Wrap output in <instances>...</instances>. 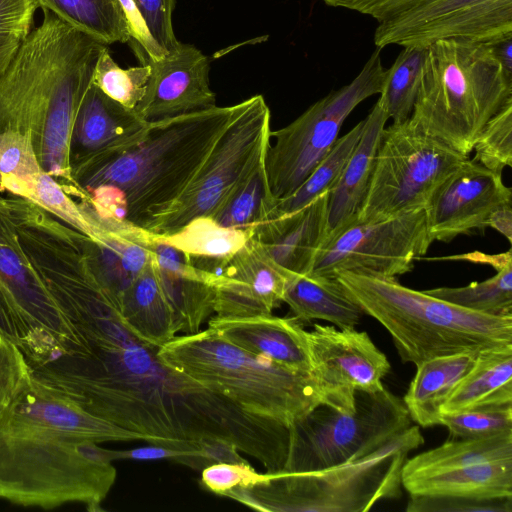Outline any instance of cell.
Here are the masks:
<instances>
[{
	"mask_svg": "<svg viewBox=\"0 0 512 512\" xmlns=\"http://www.w3.org/2000/svg\"><path fill=\"white\" fill-rule=\"evenodd\" d=\"M143 440L98 418L36 378L0 419V499L53 509L102 510L116 480L103 442Z\"/></svg>",
	"mask_w": 512,
	"mask_h": 512,
	"instance_id": "1",
	"label": "cell"
},
{
	"mask_svg": "<svg viewBox=\"0 0 512 512\" xmlns=\"http://www.w3.org/2000/svg\"><path fill=\"white\" fill-rule=\"evenodd\" d=\"M241 106L148 122L130 142L79 157L72 176L82 201L100 216L149 230L186 190Z\"/></svg>",
	"mask_w": 512,
	"mask_h": 512,
	"instance_id": "2",
	"label": "cell"
},
{
	"mask_svg": "<svg viewBox=\"0 0 512 512\" xmlns=\"http://www.w3.org/2000/svg\"><path fill=\"white\" fill-rule=\"evenodd\" d=\"M42 11L0 73V133L30 136L43 170L68 182L77 113L107 45Z\"/></svg>",
	"mask_w": 512,
	"mask_h": 512,
	"instance_id": "3",
	"label": "cell"
},
{
	"mask_svg": "<svg viewBox=\"0 0 512 512\" xmlns=\"http://www.w3.org/2000/svg\"><path fill=\"white\" fill-rule=\"evenodd\" d=\"M334 277L390 333L401 360L480 353L512 344V316L475 312L403 286L395 278L338 271Z\"/></svg>",
	"mask_w": 512,
	"mask_h": 512,
	"instance_id": "4",
	"label": "cell"
},
{
	"mask_svg": "<svg viewBox=\"0 0 512 512\" xmlns=\"http://www.w3.org/2000/svg\"><path fill=\"white\" fill-rule=\"evenodd\" d=\"M512 101V72L488 43L441 40L427 48L410 120L469 156L486 123Z\"/></svg>",
	"mask_w": 512,
	"mask_h": 512,
	"instance_id": "5",
	"label": "cell"
},
{
	"mask_svg": "<svg viewBox=\"0 0 512 512\" xmlns=\"http://www.w3.org/2000/svg\"><path fill=\"white\" fill-rule=\"evenodd\" d=\"M157 355L244 411L288 427L323 403L312 373L251 354L210 327L174 337Z\"/></svg>",
	"mask_w": 512,
	"mask_h": 512,
	"instance_id": "6",
	"label": "cell"
},
{
	"mask_svg": "<svg viewBox=\"0 0 512 512\" xmlns=\"http://www.w3.org/2000/svg\"><path fill=\"white\" fill-rule=\"evenodd\" d=\"M423 443L419 426L410 425L358 459L318 470L266 472L224 496L261 511L365 512L400 497L403 464Z\"/></svg>",
	"mask_w": 512,
	"mask_h": 512,
	"instance_id": "7",
	"label": "cell"
},
{
	"mask_svg": "<svg viewBox=\"0 0 512 512\" xmlns=\"http://www.w3.org/2000/svg\"><path fill=\"white\" fill-rule=\"evenodd\" d=\"M0 190V334L32 366L66 353L76 338L37 265L28 200Z\"/></svg>",
	"mask_w": 512,
	"mask_h": 512,
	"instance_id": "8",
	"label": "cell"
},
{
	"mask_svg": "<svg viewBox=\"0 0 512 512\" xmlns=\"http://www.w3.org/2000/svg\"><path fill=\"white\" fill-rule=\"evenodd\" d=\"M353 412L319 404L290 426L283 470L310 471L363 457L411 425L403 402L386 388L358 391Z\"/></svg>",
	"mask_w": 512,
	"mask_h": 512,
	"instance_id": "9",
	"label": "cell"
},
{
	"mask_svg": "<svg viewBox=\"0 0 512 512\" xmlns=\"http://www.w3.org/2000/svg\"><path fill=\"white\" fill-rule=\"evenodd\" d=\"M468 158L410 118L392 123L383 130L357 221L375 222L425 208L438 185Z\"/></svg>",
	"mask_w": 512,
	"mask_h": 512,
	"instance_id": "10",
	"label": "cell"
},
{
	"mask_svg": "<svg viewBox=\"0 0 512 512\" xmlns=\"http://www.w3.org/2000/svg\"><path fill=\"white\" fill-rule=\"evenodd\" d=\"M380 48L375 49L357 76L331 91L287 126L270 131L274 138L265 156V170L273 197L293 193L331 150L348 115L365 99L380 94L386 69Z\"/></svg>",
	"mask_w": 512,
	"mask_h": 512,
	"instance_id": "11",
	"label": "cell"
},
{
	"mask_svg": "<svg viewBox=\"0 0 512 512\" xmlns=\"http://www.w3.org/2000/svg\"><path fill=\"white\" fill-rule=\"evenodd\" d=\"M270 109L262 95L242 101L202 168L177 201L148 231L170 234L199 216H211L265 161L270 144Z\"/></svg>",
	"mask_w": 512,
	"mask_h": 512,
	"instance_id": "12",
	"label": "cell"
},
{
	"mask_svg": "<svg viewBox=\"0 0 512 512\" xmlns=\"http://www.w3.org/2000/svg\"><path fill=\"white\" fill-rule=\"evenodd\" d=\"M433 242L425 208L375 222L357 221L326 237L310 273L334 277L349 271L395 278L410 272Z\"/></svg>",
	"mask_w": 512,
	"mask_h": 512,
	"instance_id": "13",
	"label": "cell"
},
{
	"mask_svg": "<svg viewBox=\"0 0 512 512\" xmlns=\"http://www.w3.org/2000/svg\"><path fill=\"white\" fill-rule=\"evenodd\" d=\"M512 37V0H419L378 23L374 44L428 48L441 40L496 43Z\"/></svg>",
	"mask_w": 512,
	"mask_h": 512,
	"instance_id": "14",
	"label": "cell"
},
{
	"mask_svg": "<svg viewBox=\"0 0 512 512\" xmlns=\"http://www.w3.org/2000/svg\"><path fill=\"white\" fill-rule=\"evenodd\" d=\"M307 340L311 372L323 404L353 412L358 391L374 393L385 388L382 379L390 363L365 331L314 324Z\"/></svg>",
	"mask_w": 512,
	"mask_h": 512,
	"instance_id": "15",
	"label": "cell"
},
{
	"mask_svg": "<svg viewBox=\"0 0 512 512\" xmlns=\"http://www.w3.org/2000/svg\"><path fill=\"white\" fill-rule=\"evenodd\" d=\"M510 202L512 192L502 174L468 158L438 185L425 207L431 236L448 243L483 232L490 214Z\"/></svg>",
	"mask_w": 512,
	"mask_h": 512,
	"instance_id": "16",
	"label": "cell"
},
{
	"mask_svg": "<svg viewBox=\"0 0 512 512\" xmlns=\"http://www.w3.org/2000/svg\"><path fill=\"white\" fill-rule=\"evenodd\" d=\"M151 68L145 94L135 108L146 122L216 105L209 85V60L192 44H178L159 59H143Z\"/></svg>",
	"mask_w": 512,
	"mask_h": 512,
	"instance_id": "17",
	"label": "cell"
},
{
	"mask_svg": "<svg viewBox=\"0 0 512 512\" xmlns=\"http://www.w3.org/2000/svg\"><path fill=\"white\" fill-rule=\"evenodd\" d=\"M251 236L227 262L215 284L214 312L219 317L272 314L283 302L290 277Z\"/></svg>",
	"mask_w": 512,
	"mask_h": 512,
	"instance_id": "18",
	"label": "cell"
},
{
	"mask_svg": "<svg viewBox=\"0 0 512 512\" xmlns=\"http://www.w3.org/2000/svg\"><path fill=\"white\" fill-rule=\"evenodd\" d=\"M328 193L293 212L272 216L252 229L264 252L291 274H308L327 237Z\"/></svg>",
	"mask_w": 512,
	"mask_h": 512,
	"instance_id": "19",
	"label": "cell"
},
{
	"mask_svg": "<svg viewBox=\"0 0 512 512\" xmlns=\"http://www.w3.org/2000/svg\"><path fill=\"white\" fill-rule=\"evenodd\" d=\"M148 249L156 261L161 286L175 317L178 333L193 334L201 330L214 313V284L218 275L193 266L180 251L164 243L153 233Z\"/></svg>",
	"mask_w": 512,
	"mask_h": 512,
	"instance_id": "20",
	"label": "cell"
},
{
	"mask_svg": "<svg viewBox=\"0 0 512 512\" xmlns=\"http://www.w3.org/2000/svg\"><path fill=\"white\" fill-rule=\"evenodd\" d=\"M292 317L272 314L232 318L214 316L208 327L239 348L290 369L312 373L307 331Z\"/></svg>",
	"mask_w": 512,
	"mask_h": 512,
	"instance_id": "21",
	"label": "cell"
},
{
	"mask_svg": "<svg viewBox=\"0 0 512 512\" xmlns=\"http://www.w3.org/2000/svg\"><path fill=\"white\" fill-rule=\"evenodd\" d=\"M388 119V115L378 102L364 119L362 135L336 184L328 193L327 236L358 220Z\"/></svg>",
	"mask_w": 512,
	"mask_h": 512,
	"instance_id": "22",
	"label": "cell"
},
{
	"mask_svg": "<svg viewBox=\"0 0 512 512\" xmlns=\"http://www.w3.org/2000/svg\"><path fill=\"white\" fill-rule=\"evenodd\" d=\"M147 124L135 109L112 100L91 83L77 113L73 142L83 157L130 142Z\"/></svg>",
	"mask_w": 512,
	"mask_h": 512,
	"instance_id": "23",
	"label": "cell"
},
{
	"mask_svg": "<svg viewBox=\"0 0 512 512\" xmlns=\"http://www.w3.org/2000/svg\"><path fill=\"white\" fill-rule=\"evenodd\" d=\"M119 311L128 329L148 345L160 348L176 337L175 317L161 286L154 256L122 294Z\"/></svg>",
	"mask_w": 512,
	"mask_h": 512,
	"instance_id": "24",
	"label": "cell"
},
{
	"mask_svg": "<svg viewBox=\"0 0 512 512\" xmlns=\"http://www.w3.org/2000/svg\"><path fill=\"white\" fill-rule=\"evenodd\" d=\"M478 353L435 357L416 365L403 402L412 421L421 427L439 425L441 408L473 367Z\"/></svg>",
	"mask_w": 512,
	"mask_h": 512,
	"instance_id": "25",
	"label": "cell"
},
{
	"mask_svg": "<svg viewBox=\"0 0 512 512\" xmlns=\"http://www.w3.org/2000/svg\"><path fill=\"white\" fill-rule=\"evenodd\" d=\"M283 302L299 322L323 320L339 329L355 328L364 312L349 297L335 277L294 274L290 277Z\"/></svg>",
	"mask_w": 512,
	"mask_h": 512,
	"instance_id": "26",
	"label": "cell"
},
{
	"mask_svg": "<svg viewBox=\"0 0 512 512\" xmlns=\"http://www.w3.org/2000/svg\"><path fill=\"white\" fill-rule=\"evenodd\" d=\"M410 495L480 499L512 497V460L491 462L402 479Z\"/></svg>",
	"mask_w": 512,
	"mask_h": 512,
	"instance_id": "27",
	"label": "cell"
},
{
	"mask_svg": "<svg viewBox=\"0 0 512 512\" xmlns=\"http://www.w3.org/2000/svg\"><path fill=\"white\" fill-rule=\"evenodd\" d=\"M512 404V344L484 350L448 397L441 413Z\"/></svg>",
	"mask_w": 512,
	"mask_h": 512,
	"instance_id": "28",
	"label": "cell"
},
{
	"mask_svg": "<svg viewBox=\"0 0 512 512\" xmlns=\"http://www.w3.org/2000/svg\"><path fill=\"white\" fill-rule=\"evenodd\" d=\"M512 460V430L490 436L449 440L407 458L401 480L472 465Z\"/></svg>",
	"mask_w": 512,
	"mask_h": 512,
	"instance_id": "29",
	"label": "cell"
},
{
	"mask_svg": "<svg viewBox=\"0 0 512 512\" xmlns=\"http://www.w3.org/2000/svg\"><path fill=\"white\" fill-rule=\"evenodd\" d=\"M70 27L109 45L131 39L129 24L119 0H36Z\"/></svg>",
	"mask_w": 512,
	"mask_h": 512,
	"instance_id": "30",
	"label": "cell"
},
{
	"mask_svg": "<svg viewBox=\"0 0 512 512\" xmlns=\"http://www.w3.org/2000/svg\"><path fill=\"white\" fill-rule=\"evenodd\" d=\"M252 234L251 229L227 228L210 216H199L178 230L159 236L164 243L177 249L188 259L225 267Z\"/></svg>",
	"mask_w": 512,
	"mask_h": 512,
	"instance_id": "31",
	"label": "cell"
},
{
	"mask_svg": "<svg viewBox=\"0 0 512 512\" xmlns=\"http://www.w3.org/2000/svg\"><path fill=\"white\" fill-rule=\"evenodd\" d=\"M363 128L364 120H361L344 136L338 138L331 150L293 193L287 197L275 200L272 212L268 218L298 210L323 193L329 192L336 184L351 153L356 147Z\"/></svg>",
	"mask_w": 512,
	"mask_h": 512,
	"instance_id": "32",
	"label": "cell"
},
{
	"mask_svg": "<svg viewBox=\"0 0 512 512\" xmlns=\"http://www.w3.org/2000/svg\"><path fill=\"white\" fill-rule=\"evenodd\" d=\"M496 274L463 287H438L426 293L460 307L489 315L512 316V251L495 268Z\"/></svg>",
	"mask_w": 512,
	"mask_h": 512,
	"instance_id": "33",
	"label": "cell"
},
{
	"mask_svg": "<svg viewBox=\"0 0 512 512\" xmlns=\"http://www.w3.org/2000/svg\"><path fill=\"white\" fill-rule=\"evenodd\" d=\"M394 63L386 69L377 102L393 123L410 118L417 97L427 48L402 47Z\"/></svg>",
	"mask_w": 512,
	"mask_h": 512,
	"instance_id": "34",
	"label": "cell"
},
{
	"mask_svg": "<svg viewBox=\"0 0 512 512\" xmlns=\"http://www.w3.org/2000/svg\"><path fill=\"white\" fill-rule=\"evenodd\" d=\"M275 200L268 184L264 161L210 217L227 228L252 230L269 217Z\"/></svg>",
	"mask_w": 512,
	"mask_h": 512,
	"instance_id": "35",
	"label": "cell"
},
{
	"mask_svg": "<svg viewBox=\"0 0 512 512\" xmlns=\"http://www.w3.org/2000/svg\"><path fill=\"white\" fill-rule=\"evenodd\" d=\"M43 171L30 136L0 133L1 191L28 199Z\"/></svg>",
	"mask_w": 512,
	"mask_h": 512,
	"instance_id": "36",
	"label": "cell"
},
{
	"mask_svg": "<svg viewBox=\"0 0 512 512\" xmlns=\"http://www.w3.org/2000/svg\"><path fill=\"white\" fill-rule=\"evenodd\" d=\"M150 72L148 64L121 68L107 46L97 60L92 83L112 100L128 109H135L145 94Z\"/></svg>",
	"mask_w": 512,
	"mask_h": 512,
	"instance_id": "37",
	"label": "cell"
},
{
	"mask_svg": "<svg viewBox=\"0 0 512 512\" xmlns=\"http://www.w3.org/2000/svg\"><path fill=\"white\" fill-rule=\"evenodd\" d=\"M439 425L454 438L490 436L512 430V404L472 407L441 413Z\"/></svg>",
	"mask_w": 512,
	"mask_h": 512,
	"instance_id": "38",
	"label": "cell"
},
{
	"mask_svg": "<svg viewBox=\"0 0 512 512\" xmlns=\"http://www.w3.org/2000/svg\"><path fill=\"white\" fill-rule=\"evenodd\" d=\"M473 151L476 162L496 173L512 166V101L486 123Z\"/></svg>",
	"mask_w": 512,
	"mask_h": 512,
	"instance_id": "39",
	"label": "cell"
},
{
	"mask_svg": "<svg viewBox=\"0 0 512 512\" xmlns=\"http://www.w3.org/2000/svg\"><path fill=\"white\" fill-rule=\"evenodd\" d=\"M32 378V368L21 349L0 334V419Z\"/></svg>",
	"mask_w": 512,
	"mask_h": 512,
	"instance_id": "40",
	"label": "cell"
},
{
	"mask_svg": "<svg viewBox=\"0 0 512 512\" xmlns=\"http://www.w3.org/2000/svg\"><path fill=\"white\" fill-rule=\"evenodd\" d=\"M407 512H512V497L480 499L443 495H410Z\"/></svg>",
	"mask_w": 512,
	"mask_h": 512,
	"instance_id": "41",
	"label": "cell"
},
{
	"mask_svg": "<svg viewBox=\"0 0 512 512\" xmlns=\"http://www.w3.org/2000/svg\"><path fill=\"white\" fill-rule=\"evenodd\" d=\"M133 1L159 49L164 54L172 50L179 42L172 24L175 0Z\"/></svg>",
	"mask_w": 512,
	"mask_h": 512,
	"instance_id": "42",
	"label": "cell"
},
{
	"mask_svg": "<svg viewBox=\"0 0 512 512\" xmlns=\"http://www.w3.org/2000/svg\"><path fill=\"white\" fill-rule=\"evenodd\" d=\"M264 477L248 463H215L202 469L201 482L209 491L224 496L239 487L251 485Z\"/></svg>",
	"mask_w": 512,
	"mask_h": 512,
	"instance_id": "43",
	"label": "cell"
},
{
	"mask_svg": "<svg viewBox=\"0 0 512 512\" xmlns=\"http://www.w3.org/2000/svg\"><path fill=\"white\" fill-rule=\"evenodd\" d=\"M37 8L36 0H0V47L26 38Z\"/></svg>",
	"mask_w": 512,
	"mask_h": 512,
	"instance_id": "44",
	"label": "cell"
},
{
	"mask_svg": "<svg viewBox=\"0 0 512 512\" xmlns=\"http://www.w3.org/2000/svg\"><path fill=\"white\" fill-rule=\"evenodd\" d=\"M326 5L368 15L378 23L407 10L419 0H322Z\"/></svg>",
	"mask_w": 512,
	"mask_h": 512,
	"instance_id": "45",
	"label": "cell"
},
{
	"mask_svg": "<svg viewBox=\"0 0 512 512\" xmlns=\"http://www.w3.org/2000/svg\"><path fill=\"white\" fill-rule=\"evenodd\" d=\"M237 446L222 437H207L196 445V469L202 470L215 463H248Z\"/></svg>",
	"mask_w": 512,
	"mask_h": 512,
	"instance_id": "46",
	"label": "cell"
},
{
	"mask_svg": "<svg viewBox=\"0 0 512 512\" xmlns=\"http://www.w3.org/2000/svg\"><path fill=\"white\" fill-rule=\"evenodd\" d=\"M487 227L493 228L501 233L507 240L512 242V202L503 204L496 208L487 220Z\"/></svg>",
	"mask_w": 512,
	"mask_h": 512,
	"instance_id": "47",
	"label": "cell"
},
{
	"mask_svg": "<svg viewBox=\"0 0 512 512\" xmlns=\"http://www.w3.org/2000/svg\"><path fill=\"white\" fill-rule=\"evenodd\" d=\"M491 45L503 66L512 72V37L491 43Z\"/></svg>",
	"mask_w": 512,
	"mask_h": 512,
	"instance_id": "48",
	"label": "cell"
},
{
	"mask_svg": "<svg viewBox=\"0 0 512 512\" xmlns=\"http://www.w3.org/2000/svg\"><path fill=\"white\" fill-rule=\"evenodd\" d=\"M20 43L8 44L0 47V73L6 67Z\"/></svg>",
	"mask_w": 512,
	"mask_h": 512,
	"instance_id": "49",
	"label": "cell"
}]
</instances>
